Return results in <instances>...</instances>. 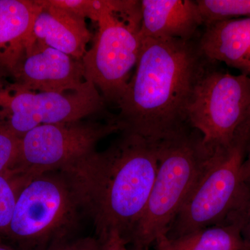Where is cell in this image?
Wrapping results in <instances>:
<instances>
[{
    "instance_id": "10",
    "label": "cell",
    "mask_w": 250,
    "mask_h": 250,
    "mask_svg": "<svg viewBox=\"0 0 250 250\" xmlns=\"http://www.w3.org/2000/svg\"><path fill=\"white\" fill-rule=\"evenodd\" d=\"M27 89L66 93L84 89L91 82L85 80L82 59H77L34 41L14 76Z\"/></svg>"
},
{
    "instance_id": "21",
    "label": "cell",
    "mask_w": 250,
    "mask_h": 250,
    "mask_svg": "<svg viewBox=\"0 0 250 250\" xmlns=\"http://www.w3.org/2000/svg\"><path fill=\"white\" fill-rule=\"evenodd\" d=\"M44 250H103V246L97 237L69 238L52 243Z\"/></svg>"
},
{
    "instance_id": "17",
    "label": "cell",
    "mask_w": 250,
    "mask_h": 250,
    "mask_svg": "<svg viewBox=\"0 0 250 250\" xmlns=\"http://www.w3.org/2000/svg\"><path fill=\"white\" fill-rule=\"evenodd\" d=\"M204 25L234 18H250V0H197Z\"/></svg>"
},
{
    "instance_id": "1",
    "label": "cell",
    "mask_w": 250,
    "mask_h": 250,
    "mask_svg": "<svg viewBox=\"0 0 250 250\" xmlns=\"http://www.w3.org/2000/svg\"><path fill=\"white\" fill-rule=\"evenodd\" d=\"M212 62L192 40L143 38L136 70L117 104L121 132L158 143L191 127L188 108Z\"/></svg>"
},
{
    "instance_id": "11",
    "label": "cell",
    "mask_w": 250,
    "mask_h": 250,
    "mask_svg": "<svg viewBox=\"0 0 250 250\" xmlns=\"http://www.w3.org/2000/svg\"><path fill=\"white\" fill-rule=\"evenodd\" d=\"M38 0H0V72L13 77L34 44Z\"/></svg>"
},
{
    "instance_id": "3",
    "label": "cell",
    "mask_w": 250,
    "mask_h": 250,
    "mask_svg": "<svg viewBox=\"0 0 250 250\" xmlns=\"http://www.w3.org/2000/svg\"><path fill=\"white\" fill-rule=\"evenodd\" d=\"M157 149V172L146 208L128 239L131 250H149L166 236L211 156L202 134L192 127L158 142Z\"/></svg>"
},
{
    "instance_id": "24",
    "label": "cell",
    "mask_w": 250,
    "mask_h": 250,
    "mask_svg": "<svg viewBox=\"0 0 250 250\" xmlns=\"http://www.w3.org/2000/svg\"><path fill=\"white\" fill-rule=\"evenodd\" d=\"M0 250H15L14 248H13L12 247L8 246V245L5 244V243H3L2 241H1V238H0Z\"/></svg>"
},
{
    "instance_id": "19",
    "label": "cell",
    "mask_w": 250,
    "mask_h": 250,
    "mask_svg": "<svg viewBox=\"0 0 250 250\" xmlns=\"http://www.w3.org/2000/svg\"><path fill=\"white\" fill-rule=\"evenodd\" d=\"M51 4L58 6L82 18H89L98 22L104 0H48Z\"/></svg>"
},
{
    "instance_id": "9",
    "label": "cell",
    "mask_w": 250,
    "mask_h": 250,
    "mask_svg": "<svg viewBox=\"0 0 250 250\" xmlns=\"http://www.w3.org/2000/svg\"><path fill=\"white\" fill-rule=\"evenodd\" d=\"M250 105V77L210 67L194 91L188 121L202 134L204 147L212 155L231 143Z\"/></svg>"
},
{
    "instance_id": "12",
    "label": "cell",
    "mask_w": 250,
    "mask_h": 250,
    "mask_svg": "<svg viewBox=\"0 0 250 250\" xmlns=\"http://www.w3.org/2000/svg\"><path fill=\"white\" fill-rule=\"evenodd\" d=\"M141 5L142 38L190 41L204 25L197 1L142 0Z\"/></svg>"
},
{
    "instance_id": "5",
    "label": "cell",
    "mask_w": 250,
    "mask_h": 250,
    "mask_svg": "<svg viewBox=\"0 0 250 250\" xmlns=\"http://www.w3.org/2000/svg\"><path fill=\"white\" fill-rule=\"evenodd\" d=\"M81 210L71 180L65 172L39 174L21 189L5 237L21 250H44L69 238Z\"/></svg>"
},
{
    "instance_id": "4",
    "label": "cell",
    "mask_w": 250,
    "mask_h": 250,
    "mask_svg": "<svg viewBox=\"0 0 250 250\" xmlns=\"http://www.w3.org/2000/svg\"><path fill=\"white\" fill-rule=\"evenodd\" d=\"M93 46L82 58L85 80L105 103L117 105L139 60L143 38L141 1L104 0Z\"/></svg>"
},
{
    "instance_id": "6",
    "label": "cell",
    "mask_w": 250,
    "mask_h": 250,
    "mask_svg": "<svg viewBox=\"0 0 250 250\" xmlns=\"http://www.w3.org/2000/svg\"><path fill=\"white\" fill-rule=\"evenodd\" d=\"M250 144V118L246 116L228 147L210 156L205 172L169 226L167 239L225 223L244 185L242 166Z\"/></svg>"
},
{
    "instance_id": "13",
    "label": "cell",
    "mask_w": 250,
    "mask_h": 250,
    "mask_svg": "<svg viewBox=\"0 0 250 250\" xmlns=\"http://www.w3.org/2000/svg\"><path fill=\"white\" fill-rule=\"evenodd\" d=\"M38 2L41 9L33 27L34 41L82 60L91 37L84 18L51 4L48 0Z\"/></svg>"
},
{
    "instance_id": "8",
    "label": "cell",
    "mask_w": 250,
    "mask_h": 250,
    "mask_svg": "<svg viewBox=\"0 0 250 250\" xmlns=\"http://www.w3.org/2000/svg\"><path fill=\"white\" fill-rule=\"evenodd\" d=\"M0 72V127L21 139L42 125L80 121L104 111L105 103L90 83L84 89L50 93L27 89Z\"/></svg>"
},
{
    "instance_id": "7",
    "label": "cell",
    "mask_w": 250,
    "mask_h": 250,
    "mask_svg": "<svg viewBox=\"0 0 250 250\" xmlns=\"http://www.w3.org/2000/svg\"><path fill=\"white\" fill-rule=\"evenodd\" d=\"M100 115V114H99ZM97 116V115H94ZM42 125L20 139L15 174L34 177L61 171L95 151L101 140L121 132L116 116Z\"/></svg>"
},
{
    "instance_id": "20",
    "label": "cell",
    "mask_w": 250,
    "mask_h": 250,
    "mask_svg": "<svg viewBox=\"0 0 250 250\" xmlns=\"http://www.w3.org/2000/svg\"><path fill=\"white\" fill-rule=\"evenodd\" d=\"M20 139L0 127V173L12 172L18 159Z\"/></svg>"
},
{
    "instance_id": "18",
    "label": "cell",
    "mask_w": 250,
    "mask_h": 250,
    "mask_svg": "<svg viewBox=\"0 0 250 250\" xmlns=\"http://www.w3.org/2000/svg\"><path fill=\"white\" fill-rule=\"evenodd\" d=\"M224 223L232 224L238 228L243 240L250 247V184L244 183Z\"/></svg>"
},
{
    "instance_id": "26",
    "label": "cell",
    "mask_w": 250,
    "mask_h": 250,
    "mask_svg": "<svg viewBox=\"0 0 250 250\" xmlns=\"http://www.w3.org/2000/svg\"><path fill=\"white\" fill-rule=\"evenodd\" d=\"M154 250H159L155 249V248H154Z\"/></svg>"
},
{
    "instance_id": "25",
    "label": "cell",
    "mask_w": 250,
    "mask_h": 250,
    "mask_svg": "<svg viewBox=\"0 0 250 250\" xmlns=\"http://www.w3.org/2000/svg\"><path fill=\"white\" fill-rule=\"evenodd\" d=\"M247 115H248V116H249L250 118V105L249 108H248V113H247Z\"/></svg>"
},
{
    "instance_id": "22",
    "label": "cell",
    "mask_w": 250,
    "mask_h": 250,
    "mask_svg": "<svg viewBox=\"0 0 250 250\" xmlns=\"http://www.w3.org/2000/svg\"><path fill=\"white\" fill-rule=\"evenodd\" d=\"M103 250H131L120 235L112 234L100 241Z\"/></svg>"
},
{
    "instance_id": "14",
    "label": "cell",
    "mask_w": 250,
    "mask_h": 250,
    "mask_svg": "<svg viewBox=\"0 0 250 250\" xmlns=\"http://www.w3.org/2000/svg\"><path fill=\"white\" fill-rule=\"evenodd\" d=\"M205 27L198 45L206 58L225 62L250 77V18L225 20Z\"/></svg>"
},
{
    "instance_id": "23",
    "label": "cell",
    "mask_w": 250,
    "mask_h": 250,
    "mask_svg": "<svg viewBox=\"0 0 250 250\" xmlns=\"http://www.w3.org/2000/svg\"><path fill=\"white\" fill-rule=\"evenodd\" d=\"M242 179L245 184H250V144L246 159L242 166Z\"/></svg>"
},
{
    "instance_id": "15",
    "label": "cell",
    "mask_w": 250,
    "mask_h": 250,
    "mask_svg": "<svg viewBox=\"0 0 250 250\" xmlns=\"http://www.w3.org/2000/svg\"><path fill=\"white\" fill-rule=\"evenodd\" d=\"M159 250H250L239 229L232 224L214 225L174 239L161 237L154 244Z\"/></svg>"
},
{
    "instance_id": "2",
    "label": "cell",
    "mask_w": 250,
    "mask_h": 250,
    "mask_svg": "<svg viewBox=\"0 0 250 250\" xmlns=\"http://www.w3.org/2000/svg\"><path fill=\"white\" fill-rule=\"evenodd\" d=\"M62 170L71 180L82 211L93 220L100 241L120 235L126 242L142 216L158 167L157 143L122 131Z\"/></svg>"
},
{
    "instance_id": "16",
    "label": "cell",
    "mask_w": 250,
    "mask_h": 250,
    "mask_svg": "<svg viewBox=\"0 0 250 250\" xmlns=\"http://www.w3.org/2000/svg\"><path fill=\"white\" fill-rule=\"evenodd\" d=\"M31 179L12 172L0 173V238L6 236L20 192Z\"/></svg>"
}]
</instances>
